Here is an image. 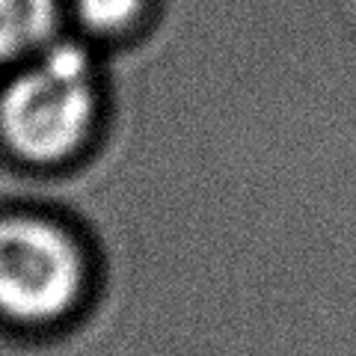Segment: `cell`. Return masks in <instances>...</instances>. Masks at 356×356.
I'll return each mask as SVG.
<instances>
[{"label": "cell", "instance_id": "4", "mask_svg": "<svg viewBox=\"0 0 356 356\" xmlns=\"http://www.w3.org/2000/svg\"><path fill=\"white\" fill-rule=\"evenodd\" d=\"M146 0H72V13L92 33H119L143 15Z\"/></svg>", "mask_w": 356, "mask_h": 356}, {"label": "cell", "instance_id": "3", "mask_svg": "<svg viewBox=\"0 0 356 356\" xmlns=\"http://www.w3.org/2000/svg\"><path fill=\"white\" fill-rule=\"evenodd\" d=\"M60 0H0V63L39 54L54 42Z\"/></svg>", "mask_w": 356, "mask_h": 356}, {"label": "cell", "instance_id": "2", "mask_svg": "<svg viewBox=\"0 0 356 356\" xmlns=\"http://www.w3.org/2000/svg\"><path fill=\"white\" fill-rule=\"evenodd\" d=\"M83 285V252L63 226L33 214L0 217V315L51 324L74 309Z\"/></svg>", "mask_w": 356, "mask_h": 356}, {"label": "cell", "instance_id": "1", "mask_svg": "<svg viewBox=\"0 0 356 356\" xmlns=\"http://www.w3.org/2000/svg\"><path fill=\"white\" fill-rule=\"evenodd\" d=\"M92 57L77 42H48L0 92V137L27 163H60L95 125Z\"/></svg>", "mask_w": 356, "mask_h": 356}]
</instances>
